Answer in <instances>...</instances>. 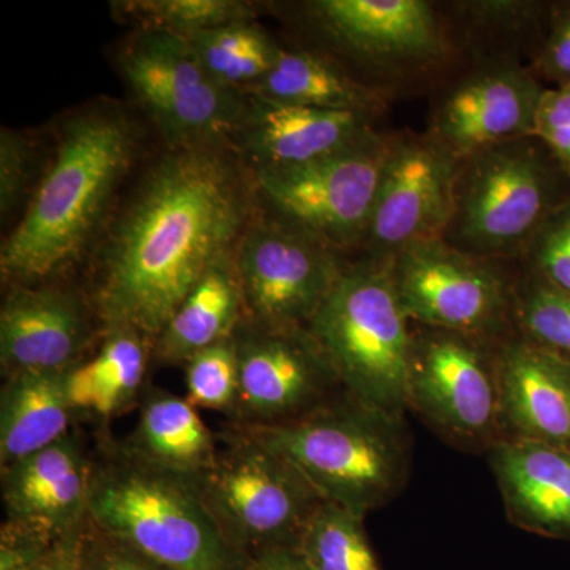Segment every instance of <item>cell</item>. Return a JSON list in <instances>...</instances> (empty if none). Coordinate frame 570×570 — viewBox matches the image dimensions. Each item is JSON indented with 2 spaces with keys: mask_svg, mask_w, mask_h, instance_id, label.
Wrapping results in <instances>:
<instances>
[{
  "mask_svg": "<svg viewBox=\"0 0 570 570\" xmlns=\"http://www.w3.org/2000/svg\"><path fill=\"white\" fill-rule=\"evenodd\" d=\"M250 213L253 186L223 148L167 154L119 217L86 292L102 332L156 341L202 277L234 257Z\"/></svg>",
  "mask_w": 570,
  "mask_h": 570,
  "instance_id": "cell-1",
  "label": "cell"
},
{
  "mask_svg": "<svg viewBox=\"0 0 570 570\" xmlns=\"http://www.w3.org/2000/svg\"><path fill=\"white\" fill-rule=\"evenodd\" d=\"M134 153V127L121 111L94 108L70 119L21 223L3 242L2 283H58L102 223Z\"/></svg>",
  "mask_w": 570,
  "mask_h": 570,
  "instance_id": "cell-2",
  "label": "cell"
},
{
  "mask_svg": "<svg viewBox=\"0 0 570 570\" xmlns=\"http://www.w3.org/2000/svg\"><path fill=\"white\" fill-rule=\"evenodd\" d=\"M88 519L171 570L243 568L195 478L142 460L107 433L91 452Z\"/></svg>",
  "mask_w": 570,
  "mask_h": 570,
  "instance_id": "cell-3",
  "label": "cell"
},
{
  "mask_svg": "<svg viewBox=\"0 0 570 570\" xmlns=\"http://www.w3.org/2000/svg\"><path fill=\"white\" fill-rule=\"evenodd\" d=\"M249 431L295 464L324 501L363 519L395 499L411 472L404 415L346 392L306 417Z\"/></svg>",
  "mask_w": 570,
  "mask_h": 570,
  "instance_id": "cell-4",
  "label": "cell"
},
{
  "mask_svg": "<svg viewBox=\"0 0 570 570\" xmlns=\"http://www.w3.org/2000/svg\"><path fill=\"white\" fill-rule=\"evenodd\" d=\"M569 200V178L539 138L499 142L461 163L442 239L475 257L520 262Z\"/></svg>",
  "mask_w": 570,
  "mask_h": 570,
  "instance_id": "cell-5",
  "label": "cell"
},
{
  "mask_svg": "<svg viewBox=\"0 0 570 570\" xmlns=\"http://www.w3.org/2000/svg\"><path fill=\"white\" fill-rule=\"evenodd\" d=\"M307 330L348 396L404 415L412 322L397 296L392 261L362 257L346 265Z\"/></svg>",
  "mask_w": 570,
  "mask_h": 570,
  "instance_id": "cell-6",
  "label": "cell"
},
{
  "mask_svg": "<svg viewBox=\"0 0 570 570\" xmlns=\"http://www.w3.org/2000/svg\"><path fill=\"white\" fill-rule=\"evenodd\" d=\"M228 546L242 554L298 546L324 499L295 464L253 431L217 433L213 463L195 478Z\"/></svg>",
  "mask_w": 570,
  "mask_h": 570,
  "instance_id": "cell-7",
  "label": "cell"
},
{
  "mask_svg": "<svg viewBox=\"0 0 570 570\" xmlns=\"http://www.w3.org/2000/svg\"><path fill=\"white\" fill-rule=\"evenodd\" d=\"M118 59L124 80L171 151L223 148L238 134L247 97L214 80L184 37L138 31Z\"/></svg>",
  "mask_w": 570,
  "mask_h": 570,
  "instance_id": "cell-8",
  "label": "cell"
},
{
  "mask_svg": "<svg viewBox=\"0 0 570 570\" xmlns=\"http://www.w3.org/2000/svg\"><path fill=\"white\" fill-rule=\"evenodd\" d=\"M390 146L392 135L371 130L313 163L255 170V190L277 219L343 253L362 245Z\"/></svg>",
  "mask_w": 570,
  "mask_h": 570,
  "instance_id": "cell-9",
  "label": "cell"
},
{
  "mask_svg": "<svg viewBox=\"0 0 570 570\" xmlns=\"http://www.w3.org/2000/svg\"><path fill=\"white\" fill-rule=\"evenodd\" d=\"M508 262L475 257L444 239L420 243L392 258V275L412 324L502 341L513 335L517 276Z\"/></svg>",
  "mask_w": 570,
  "mask_h": 570,
  "instance_id": "cell-10",
  "label": "cell"
},
{
  "mask_svg": "<svg viewBox=\"0 0 570 570\" xmlns=\"http://www.w3.org/2000/svg\"><path fill=\"white\" fill-rule=\"evenodd\" d=\"M498 343L412 324L409 409L460 448L490 450L502 439Z\"/></svg>",
  "mask_w": 570,
  "mask_h": 570,
  "instance_id": "cell-11",
  "label": "cell"
},
{
  "mask_svg": "<svg viewBox=\"0 0 570 570\" xmlns=\"http://www.w3.org/2000/svg\"><path fill=\"white\" fill-rule=\"evenodd\" d=\"M340 254L277 217L249 224L235 250L245 321L264 328H307L346 268Z\"/></svg>",
  "mask_w": 570,
  "mask_h": 570,
  "instance_id": "cell-12",
  "label": "cell"
},
{
  "mask_svg": "<svg viewBox=\"0 0 570 570\" xmlns=\"http://www.w3.org/2000/svg\"><path fill=\"white\" fill-rule=\"evenodd\" d=\"M235 337L239 395L228 425H285L343 395L332 363L309 330L264 328L243 321Z\"/></svg>",
  "mask_w": 570,
  "mask_h": 570,
  "instance_id": "cell-13",
  "label": "cell"
},
{
  "mask_svg": "<svg viewBox=\"0 0 570 570\" xmlns=\"http://www.w3.org/2000/svg\"><path fill=\"white\" fill-rule=\"evenodd\" d=\"M463 159L433 134L392 135V146L370 224L363 257L392 261L420 243L444 236Z\"/></svg>",
  "mask_w": 570,
  "mask_h": 570,
  "instance_id": "cell-14",
  "label": "cell"
},
{
  "mask_svg": "<svg viewBox=\"0 0 570 570\" xmlns=\"http://www.w3.org/2000/svg\"><path fill=\"white\" fill-rule=\"evenodd\" d=\"M102 326L88 295L58 283L9 287L0 306L2 377L67 373L92 354Z\"/></svg>",
  "mask_w": 570,
  "mask_h": 570,
  "instance_id": "cell-15",
  "label": "cell"
},
{
  "mask_svg": "<svg viewBox=\"0 0 570 570\" xmlns=\"http://www.w3.org/2000/svg\"><path fill=\"white\" fill-rule=\"evenodd\" d=\"M309 13L336 47L379 69L430 66L452 50L448 22L425 0H317Z\"/></svg>",
  "mask_w": 570,
  "mask_h": 570,
  "instance_id": "cell-16",
  "label": "cell"
},
{
  "mask_svg": "<svg viewBox=\"0 0 570 570\" xmlns=\"http://www.w3.org/2000/svg\"><path fill=\"white\" fill-rule=\"evenodd\" d=\"M546 88L519 59H494L445 92L428 132L461 159L499 142L532 137Z\"/></svg>",
  "mask_w": 570,
  "mask_h": 570,
  "instance_id": "cell-17",
  "label": "cell"
},
{
  "mask_svg": "<svg viewBox=\"0 0 570 570\" xmlns=\"http://www.w3.org/2000/svg\"><path fill=\"white\" fill-rule=\"evenodd\" d=\"M3 523L58 542L88 520L91 452L77 430L0 468Z\"/></svg>",
  "mask_w": 570,
  "mask_h": 570,
  "instance_id": "cell-18",
  "label": "cell"
},
{
  "mask_svg": "<svg viewBox=\"0 0 570 570\" xmlns=\"http://www.w3.org/2000/svg\"><path fill=\"white\" fill-rule=\"evenodd\" d=\"M497 365L502 439L570 450V363L512 335Z\"/></svg>",
  "mask_w": 570,
  "mask_h": 570,
  "instance_id": "cell-19",
  "label": "cell"
},
{
  "mask_svg": "<svg viewBox=\"0 0 570 570\" xmlns=\"http://www.w3.org/2000/svg\"><path fill=\"white\" fill-rule=\"evenodd\" d=\"M247 97L236 137L255 170L313 163L346 148L373 129L374 116L328 111Z\"/></svg>",
  "mask_w": 570,
  "mask_h": 570,
  "instance_id": "cell-20",
  "label": "cell"
},
{
  "mask_svg": "<svg viewBox=\"0 0 570 570\" xmlns=\"http://www.w3.org/2000/svg\"><path fill=\"white\" fill-rule=\"evenodd\" d=\"M489 452L510 523L542 538L570 540V450L499 439Z\"/></svg>",
  "mask_w": 570,
  "mask_h": 570,
  "instance_id": "cell-21",
  "label": "cell"
},
{
  "mask_svg": "<svg viewBox=\"0 0 570 570\" xmlns=\"http://www.w3.org/2000/svg\"><path fill=\"white\" fill-rule=\"evenodd\" d=\"M154 346L156 341L137 330L104 333L96 352L66 373L67 396L78 415L91 414L108 423L140 403Z\"/></svg>",
  "mask_w": 570,
  "mask_h": 570,
  "instance_id": "cell-22",
  "label": "cell"
},
{
  "mask_svg": "<svg viewBox=\"0 0 570 570\" xmlns=\"http://www.w3.org/2000/svg\"><path fill=\"white\" fill-rule=\"evenodd\" d=\"M66 373L26 371L0 390V468L50 448L75 430Z\"/></svg>",
  "mask_w": 570,
  "mask_h": 570,
  "instance_id": "cell-23",
  "label": "cell"
},
{
  "mask_svg": "<svg viewBox=\"0 0 570 570\" xmlns=\"http://www.w3.org/2000/svg\"><path fill=\"white\" fill-rule=\"evenodd\" d=\"M245 296L235 255L213 266L157 336L154 362L186 365L204 348L234 336L245 321Z\"/></svg>",
  "mask_w": 570,
  "mask_h": 570,
  "instance_id": "cell-24",
  "label": "cell"
},
{
  "mask_svg": "<svg viewBox=\"0 0 570 570\" xmlns=\"http://www.w3.org/2000/svg\"><path fill=\"white\" fill-rule=\"evenodd\" d=\"M138 420L127 448L156 466L197 478L213 463L217 433H213L187 397L159 387H146Z\"/></svg>",
  "mask_w": 570,
  "mask_h": 570,
  "instance_id": "cell-25",
  "label": "cell"
},
{
  "mask_svg": "<svg viewBox=\"0 0 570 570\" xmlns=\"http://www.w3.org/2000/svg\"><path fill=\"white\" fill-rule=\"evenodd\" d=\"M245 96L317 110L363 112L374 118L385 108L381 92L352 78L332 59L284 48L275 66Z\"/></svg>",
  "mask_w": 570,
  "mask_h": 570,
  "instance_id": "cell-26",
  "label": "cell"
},
{
  "mask_svg": "<svg viewBox=\"0 0 570 570\" xmlns=\"http://www.w3.org/2000/svg\"><path fill=\"white\" fill-rule=\"evenodd\" d=\"M184 39L214 80L243 96L268 73L283 50L253 21L206 29Z\"/></svg>",
  "mask_w": 570,
  "mask_h": 570,
  "instance_id": "cell-27",
  "label": "cell"
},
{
  "mask_svg": "<svg viewBox=\"0 0 570 570\" xmlns=\"http://www.w3.org/2000/svg\"><path fill=\"white\" fill-rule=\"evenodd\" d=\"M298 549L313 570H382L365 519L324 502L307 524Z\"/></svg>",
  "mask_w": 570,
  "mask_h": 570,
  "instance_id": "cell-28",
  "label": "cell"
},
{
  "mask_svg": "<svg viewBox=\"0 0 570 570\" xmlns=\"http://www.w3.org/2000/svg\"><path fill=\"white\" fill-rule=\"evenodd\" d=\"M513 335L570 363V294L519 269L513 291Z\"/></svg>",
  "mask_w": 570,
  "mask_h": 570,
  "instance_id": "cell-29",
  "label": "cell"
},
{
  "mask_svg": "<svg viewBox=\"0 0 570 570\" xmlns=\"http://www.w3.org/2000/svg\"><path fill=\"white\" fill-rule=\"evenodd\" d=\"M111 6L119 18L135 22L138 31H164L181 37L250 21L255 11L253 3L239 0H126Z\"/></svg>",
  "mask_w": 570,
  "mask_h": 570,
  "instance_id": "cell-30",
  "label": "cell"
},
{
  "mask_svg": "<svg viewBox=\"0 0 570 570\" xmlns=\"http://www.w3.org/2000/svg\"><path fill=\"white\" fill-rule=\"evenodd\" d=\"M184 370L187 401L197 409L220 412L230 420L239 395V355L235 335L195 354L187 360Z\"/></svg>",
  "mask_w": 570,
  "mask_h": 570,
  "instance_id": "cell-31",
  "label": "cell"
},
{
  "mask_svg": "<svg viewBox=\"0 0 570 570\" xmlns=\"http://www.w3.org/2000/svg\"><path fill=\"white\" fill-rule=\"evenodd\" d=\"M520 265L539 279L570 294V200L543 224Z\"/></svg>",
  "mask_w": 570,
  "mask_h": 570,
  "instance_id": "cell-32",
  "label": "cell"
},
{
  "mask_svg": "<svg viewBox=\"0 0 570 570\" xmlns=\"http://www.w3.org/2000/svg\"><path fill=\"white\" fill-rule=\"evenodd\" d=\"M530 69L547 88L570 82V0L551 2L549 28Z\"/></svg>",
  "mask_w": 570,
  "mask_h": 570,
  "instance_id": "cell-33",
  "label": "cell"
},
{
  "mask_svg": "<svg viewBox=\"0 0 570 570\" xmlns=\"http://www.w3.org/2000/svg\"><path fill=\"white\" fill-rule=\"evenodd\" d=\"M33 170V146L24 134H0V209L9 216L28 194Z\"/></svg>",
  "mask_w": 570,
  "mask_h": 570,
  "instance_id": "cell-34",
  "label": "cell"
},
{
  "mask_svg": "<svg viewBox=\"0 0 570 570\" xmlns=\"http://www.w3.org/2000/svg\"><path fill=\"white\" fill-rule=\"evenodd\" d=\"M81 554L85 570H171L99 530L89 519L82 528Z\"/></svg>",
  "mask_w": 570,
  "mask_h": 570,
  "instance_id": "cell-35",
  "label": "cell"
},
{
  "mask_svg": "<svg viewBox=\"0 0 570 570\" xmlns=\"http://www.w3.org/2000/svg\"><path fill=\"white\" fill-rule=\"evenodd\" d=\"M532 137L539 138L550 149L570 181V82L546 88Z\"/></svg>",
  "mask_w": 570,
  "mask_h": 570,
  "instance_id": "cell-36",
  "label": "cell"
},
{
  "mask_svg": "<svg viewBox=\"0 0 570 570\" xmlns=\"http://www.w3.org/2000/svg\"><path fill=\"white\" fill-rule=\"evenodd\" d=\"M242 570H313L298 546L272 547L243 558Z\"/></svg>",
  "mask_w": 570,
  "mask_h": 570,
  "instance_id": "cell-37",
  "label": "cell"
},
{
  "mask_svg": "<svg viewBox=\"0 0 570 570\" xmlns=\"http://www.w3.org/2000/svg\"><path fill=\"white\" fill-rule=\"evenodd\" d=\"M85 523L78 530L71 531L70 534H67L66 538L56 543L55 549L51 551L50 570H85L81 554V538Z\"/></svg>",
  "mask_w": 570,
  "mask_h": 570,
  "instance_id": "cell-38",
  "label": "cell"
},
{
  "mask_svg": "<svg viewBox=\"0 0 570 570\" xmlns=\"http://www.w3.org/2000/svg\"><path fill=\"white\" fill-rule=\"evenodd\" d=\"M52 549H55V547H52ZM52 549L48 551L43 558H40V560L26 562V564L18 566V568L11 570H50V558Z\"/></svg>",
  "mask_w": 570,
  "mask_h": 570,
  "instance_id": "cell-39",
  "label": "cell"
}]
</instances>
